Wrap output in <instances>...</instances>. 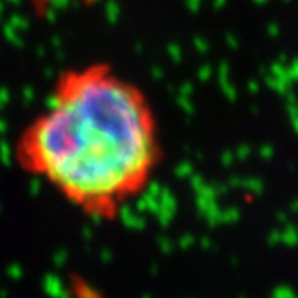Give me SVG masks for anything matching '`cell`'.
Wrapping results in <instances>:
<instances>
[{
	"instance_id": "7a4b0ae2",
	"label": "cell",
	"mask_w": 298,
	"mask_h": 298,
	"mask_svg": "<svg viewBox=\"0 0 298 298\" xmlns=\"http://www.w3.org/2000/svg\"><path fill=\"white\" fill-rule=\"evenodd\" d=\"M54 2L56 0H31V4H32V8L36 9V13L49 11ZM76 2H79V4H83V6H92V4H95V2H99V0H76Z\"/></svg>"
},
{
	"instance_id": "6da1fadb",
	"label": "cell",
	"mask_w": 298,
	"mask_h": 298,
	"mask_svg": "<svg viewBox=\"0 0 298 298\" xmlns=\"http://www.w3.org/2000/svg\"><path fill=\"white\" fill-rule=\"evenodd\" d=\"M165 158L153 102L106 61L65 68L13 140L29 178L95 223H114L151 187Z\"/></svg>"
}]
</instances>
